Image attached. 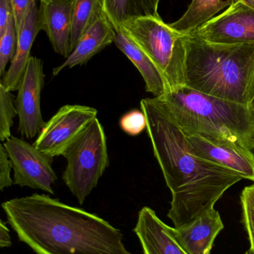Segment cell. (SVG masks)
<instances>
[{
	"instance_id": "cell-15",
	"label": "cell",
	"mask_w": 254,
	"mask_h": 254,
	"mask_svg": "<svg viewBox=\"0 0 254 254\" xmlns=\"http://www.w3.org/2000/svg\"><path fill=\"white\" fill-rule=\"evenodd\" d=\"M116 31L105 13L98 18L82 34L77 46L59 66L53 68L57 76L66 68L86 64L92 57L114 42Z\"/></svg>"
},
{
	"instance_id": "cell-33",
	"label": "cell",
	"mask_w": 254,
	"mask_h": 254,
	"mask_svg": "<svg viewBox=\"0 0 254 254\" xmlns=\"http://www.w3.org/2000/svg\"><path fill=\"white\" fill-rule=\"evenodd\" d=\"M252 152H253V153L254 154V139L253 145H252Z\"/></svg>"
},
{
	"instance_id": "cell-28",
	"label": "cell",
	"mask_w": 254,
	"mask_h": 254,
	"mask_svg": "<svg viewBox=\"0 0 254 254\" xmlns=\"http://www.w3.org/2000/svg\"><path fill=\"white\" fill-rule=\"evenodd\" d=\"M12 246L9 230L2 220L0 221V247H10Z\"/></svg>"
},
{
	"instance_id": "cell-2",
	"label": "cell",
	"mask_w": 254,
	"mask_h": 254,
	"mask_svg": "<svg viewBox=\"0 0 254 254\" xmlns=\"http://www.w3.org/2000/svg\"><path fill=\"white\" fill-rule=\"evenodd\" d=\"M1 207L19 240L37 254H133L107 221L49 195L13 198Z\"/></svg>"
},
{
	"instance_id": "cell-16",
	"label": "cell",
	"mask_w": 254,
	"mask_h": 254,
	"mask_svg": "<svg viewBox=\"0 0 254 254\" xmlns=\"http://www.w3.org/2000/svg\"><path fill=\"white\" fill-rule=\"evenodd\" d=\"M43 30L40 10L34 3L24 23L22 31L17 35L16 53L10 67L2 76L0 84L9 92L17 91L19 87L28 61L31 58V48L37 34Z\"/></svg>"
},
{
	"instance_id": "cell-30",
	"label": "cell",
	"mask_w": 254,
	"mask_h": 254,
	"mask_svg": "<svg viewBox=\"0 0 254 254\" xmlns=\"http://www.w3.org/2000/svg\"><path fill=\"white\" fill-rule=\"evenodd\" d=\"M240 1H243V2L247 4L248 5L251 6V7L254 8V0H240Z\"/></svg>"
},
{
	"instance_id": "cell-10",
	"label": "cell",
	"mask_w": 254,
	"mask_h": 254,
	"mask_svg": "<svg viewBox=\"0 0 254 254\" xmlns=\"http://www.w3.org/2000/svg\"><path fill=\"white\" fill-rule=\"evenodd\" d=\"M44 78L43 61L31 56L15 100L19 117L18 131L26 138L31 139L38 135L46 125L40 108Z\"/></svg>"
},
{
	"instance_id": "cell-27",
	"label": "cell",
	"mask_w": 254,
	"mask_h": 254,
	"mask_svg": "<svg viewBox=\"0 0 254 254\" xmlns=\"http://www.w3.org/2000/svg\"><path fill=\"white\" fill-rule=\"evenodd\" d=\"M13 15L10 0H0V36L5 31L10 16Z\"/></svg>"
},
{
	"instance_id": "cell-8",
	"label": "cell",
	"mask_w": 254,
	"mask_h": 254,
	"mask_svg": "<svg viewBox=\"0 0 254 254\" xmlns=\"http://www.w3.org/2000/svg\"><path fill=\"white\" fill-rule=\"evenodd\" d=\"M3 144L11 163L14 185L54 194L52 185L58 177L52 167L53 158L13 136Z\"/></svg>"
},
{
	"instance_id": "cell-25",
	"label": "cell",
	"mask_w": 254,
	"mask_h": 254,
	"mask_svg": "<svg viewBox=\"0 0 254 254\" xmlns=\"http://www.w3.org/2000/svg\"><path fill=\"white\" fill-rule=\"evenodd\" d=\"M36 1V0H10L17 35L22 31L31 7Z\"/></svg>"
},
{
	"instance_id": "cell-23",
	"label": "cell",
	"mask_w": 254,
	"mask_h": 254,
	"mask_svg": "<svg viewBox=\"0 0 254 254\" xmlns=\"http://www.w3.org/2000/svg\"><path fill=\"white\" fill-rule=\"evenodd\" d=\"M243 224L249 235L251 249L254 254V185L246 187L241 194Z\"/></svg>"
},
{
	"instance_id": "cell-17",
	"label": "cell",
	"mask_w": 254,
	"mask_h": 254,
	"mask_svg": "<svg viewBox=\"0 0 254 254\" xmlns=\"http://www.w3.org/2000/svg\"><path fill=\"white\" fill-rule=\"evenodd\" d=\"M113 43L140 71L146 83V92L152 93L155 98H159L168 93L167 83L162 74L135 43L121 31L116 32Z\"/></svg>"
},
{
	"instance_id": "cell-14",
	"label": "cell",
	"mask_w": 254,
	"mask_h": 254,
	"mask_svg": "<svg viewBox=\"0 0 254 254\" xmlns=\"http://www.w3.org/2000/svg\"><path fill=\"white\" fill-rule=\"evenodd\" d=\"M171 228L152 209L144 207L139 213L134 231L144 254H187L176 241Z\"/></svg>"
},
{
	"instance_id": "cell-20",
	"label": "cell",
	"mask_w": 254,
	"mask_h": 254,
	"mask_svg": "<svg viewBox=\"0 0 254 254\" xmlns=\"http://www.w3.org/2000/svg\"><path fill=\"white\" fill-rule=\"evenodd\" d=\"M104 13L102 0H73L70 54L85 31Z\"/></svg>"
},
{
	"instance_id": "cell-13",
	"label": "cell",
	"mask_w": 254,
	"mask_h": 254,
	"mask_svg": "<svg viewBox=\"0 0 254 254\" xmlns=\"http://www.w3.org/2000/svg\"><path fill=\"white\" fill-rule=\"evenodd\" d=\"M39 10L43 30L46 31L55 53L68 58L73 25V0L40 2Z\"/></svg>"
},
{
	"instance_id": "cell-29",
	"label": "cell",
	"mask_w": 254,
	"mask_h": 254,
	"mask_svg": "<svg viewBox=\"0 0 254 254\" xmlns=\"http://www.w3.org/2000/svg\"><path fill=\"white\" fill-rule=\"evenodd\" d=\"M249 109H250L251 112H252V115H253L254 118V95L253 98H252V101L249 103Z\"/></svg>"
},
{
	"instance_id": "cell-4",
	"label": "cell",
	"mask_w": 254,
	"mask_h": 254,
	"mask_svg": "<svg viewBox=\"0 0 254 254\" xmlns=\"http://www.w3.org/2000/svg\"><path fill=\"white\" fill-rule=\"evenodd\" d=\"M158 99L186 135L198 134L252 149L254 118L249 106L185 86Z\"/></svg>"
},
{
	"instance_id": "cell-6",
	"label": "cell",
	"mask_w": 254,
	"mask_h": 254,
	"mask_svg": "<svg viewBox=\"0 0 254 254\" xmlns=\"http://www.w3.org/2000/svg\"><path fill=\"white\" fill-rule=\"evenodd\" d=\"M63 156L67 161L63 180L82 204L109 165L107 139L98 119L89 125Z\"/></svg>"
},
{
	"instance_id": "cell-26",
	"label": "cell",
	"mask_w": 254,
	"mask_h": 254,
	"mask_svg": "<svg viewBox=\"0 0 254 254\" xmlns=\"http://www.w3.org/2000/svg\"><path fill=\"white\" fill-rule=\"evenodd\" d=\"M12 166L4 144H0V190L9 188L13 184L10 176Z\"/></svg>"
},
{
	"instance_id": "cell-11",
	"label": "cell",
	"mask_w": 254,
	"mask_h": 254,
	"mask_svg": "<svg viewBox=\"0 0 254 254\" xmlns=\"http://www.w3.org/2000/svg\"><path fill=\"white\" fill-rule=\"evenodd\" d=\"M186 136L192 152L197 156L232 170L243 179L254 182V154L252 149L198 134Z\"/></svg>"
},
{
	"instance_id": "cell-24",
	"label": "cell",
	"mask_w": 254,
	"mask_h": 254,
	"mask_svg": "<svg viewBox=\"0 0 254 254\" xmlns=\"http://www.w3.org/2000/svg\"><path fill=\"white\" fill-rule=\"evenodd\" d=\"M119 125L125 133L131 136L138 135L147 128L146 118L142 110L128 112L121 118Z\"/></svg>"
},
{
	"instance_id": "cell-3",
	"label": "cell",
	"mask_w": 254,
	"mask_h": 254,
	"mask_svg": "<svg viewBox=\"0 0 254 254\" xmlns=\"http://www.w3.org/2000/svg\"><path fill=\"white\" fill-rule=\"evenodd\" d=\"M186 86L221 99L249 106L254 95V43H210L183 36Z\"/></svg>"
},
{
	"instance_id": "cell-18",
	"label": "cell",
	"mask_w": 254,
	"mask_h": 254,
	"mask_svg": "<svg viewBox=\"0 0 254 254\" xmlns=\"http://www.w3.org/2000/svg\"><path fill=\"white\" fill-rule=\"evenodd\" d=\"M237 0H192L184 14L170 26L183 35H189Z\"/></svg>"
},
{
	"instance_id": "cell-21",
	"label": "cell",
	"mask_w": 254,
	"mask_h": 254,
	"mask_svg": "<svg viewBox=\"0 0 254 254\" xmlns=\"http://www.w3.org/2000/svg\"><path fill=\"white\" fill-rule=\"evenodd\" d=\"M13 95L0 84V140L4 142L11 137L13 119L17 115L13 103Z\"/></svg>"
},
{
	"instance_id": "cell-7",
	"label": "cell",
	"mask_w": 254,
	"mask_h": 254,
	"mask_svg": "<svg viewBox=\"0 0 254 254\" xmlns=\"http://www.w3.org/2000/svg\"><path fill=\"white\" fill-rule=\"evenodd\" d=\"M97 114L98 112L92 107L64 106L46 122L33 145L51 158L63 155L97 119Z\"/></svg>"
},
{
	"instance_id": "cell-31",
	"label": "cell",
	"mask_w": 254,
	"mask_h": 254,
	"mask_svg": "<svg viewBox=\"0 0 254 254\" xmlns=\"http://www.w3.org/2000/svg\"><path fill=\"white\" fill-rule=\"evenodd\" d=\"M254 254V252H252V249H249V251H248V252H246V254Z\"/></svg>"
},
{
	"instance_id": "cell-32",
	"label": "cell",
	"mask_w": 254,
	"mask_h": 254,
	"mask_svg": "<svg viewBox=\"0 0 254 254\" xmlns=\"http://www.w3.org/2000/svg\"><path fill=\"white\" fill-rule=\"evenodd\" d=\"M36 1H40V2H46V1H52V0H36Z\"/></svg>"
},
{
	"instance_id": "cell-9",
	"label": "cell",
	"mask_w": 254,
	"mask_h": 254,
	"mask_svg": "<svg viewBox=\"0 0 254 254\" xmlns=\"http://www.w3.org/2000/svg\"><path fill=\"white\" fill-rule=\"evenodd\" d=\"M192 34L215 44L254 43V8L237 0Z\"/></svg>"
},
{
	"instance_id": "cell-5",
	"label": "cell",
	"mask_w": 254,
	"mask_h": 254,
	"mask_svg": "<svg viewBox=\"0 0 254 254\" xmlns=\"http://www.w3.org/2000/svg\"><path fill=\"white\" fill-rule=\"evenodd\" d=\"M119 31L155 64L168 92L186 86L183 34L166 23L161 16L128 19L121 25Z\"/></svg>"
},
{
	"instance_id": "cell-1",
	"label": "cell",
	"mask_w": 254,
	"mask_h": 254,
	"mask_svg": "<svg viewBox=\"0 0 254 254\" xmlns=\"http://www.w3.org/2000/svg\"><path fill=\"white\" fill-rule=\"evenodd\" d=\"M140 108L154 154L172 195L168 217L174 228H180L214 208L225 191L243 178L195 155L187 136L158 98L142 100Z\"/></svg>"
},
{
	"instance_id": "cell-22",
	"label": "cell",
	"mask_w": 254,
	"mask_h": 254,
	"mask_svg": "<svg viewBox=\"0 0 254 254\" xmlns=\"http://www.w3.org/2000/svg\"><path fill=\"white\" fill-rule=\"evenodd\" d=\"M17 34L13 15L10 16L4 32L0 36V75L6 72V65L16 53Z\"/></svg>"
},
{
	"instance_id": "cell-12",
	"label": "cell",
	"mask_w": 254,
	"mask_h": 254,
	"mask_svg": "<svg viewBox=\"0 0 254 254\" xmlns=\"http://www.w3.org/2000/svg\"><path fill=\"white\" fill-rule=\"evenodd\" d=\"M223 228L220 215L213 208L190 223L171 228V231L186 254H210L213 243Z\"/></svg>"
},
{
	"instance_id": "cell-19",
	"label": "cell",
	"mask_w": 254,
	"mask_h": 254,
	"mask_svg": "<svg viewBox=\"0 0 254 254\" xmlns=\"http://www.w3.org/2000/svg\"><path fill=\"white\" fill-rule=\"evenodd\" d=\"M161 0H102L103 10L116 32L128 19L158 16Z\"/></svg>"
}]
</instances>
